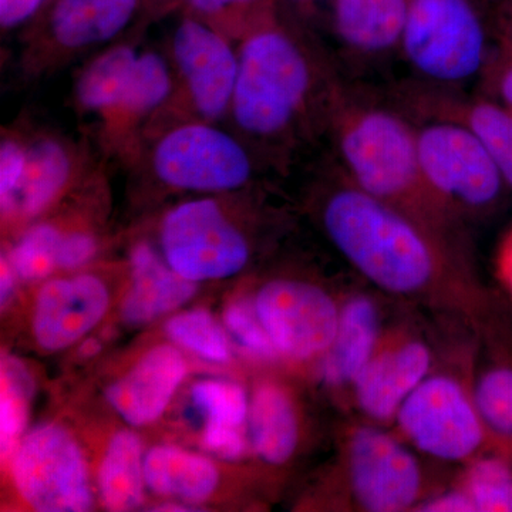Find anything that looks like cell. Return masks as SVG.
Wrapping results in <instances>:
<instances>
[{"label":"cell","instance_id":"cell-1","mask_svg":"<svg viewBox=\"0 0 512 512\" xmlns=\"http://www.w3.org/2000/svg\"><path fill=\"white\" fill-rule=\"evenodd\" d=\"M311 207L330 244L383 292L476 318L480 292L463 245L357 187L335 161L312 183Z\"/></svg>","mask_w":512,"mask_h":512},{"label":"cell","instance_id":"cell-2","mask_svg":"<svg viewBox=\"0 0 512 512\" xmlns=\"http://www.w3.org/2000/svg\"><path fill=\"white\" fill-rule=\"evenodd\" d=\"M312 37L278 18L238 43V77L227 126L266 171L285 173L328 134L339 87Z\"/></svg>","mask_w":512,"mask_h":512},{"label":"cell","instance_id":"cell-3","mask_svg":"<svg viewBox=\"0 0 512 512\" xmlns=\"http://www.w3.org/2000/svg\"><path fill=\"white\" fill-rule=\"evenodd\" d=\"M328 136L336 163L357 187L463 245L461 222L437 200L424 178L416 126L406 113L362 99L340 83Z\"/></svg>","mask_w":512,"mask_h":512},{"label":"cell","instance_id":"cell-4","mask_svg":"<svg viewBox=\"0 0 512 512\" xmlns=\"http://www.w3.org/2000/svg\"><path fill=\"white\" fill-rule=\"evenodd\" d=\"M259 185L195 195L167 208L157 227V247L165 262L197 284L244 272L272 220Z\"/></svg>","mask_w":512,"mask_h":512},{"label":"cell","instance_id":"cell-5","mask_svg":"<svg viewBox=\"0 0 512 512\" xmlns=\"http://www.w3.org/2000/svg\"><path fill=\"white\" fill-rule=\"evenodd\" d=\"M158 195H210L261 183L264 165L227 124L187 123L148 137L126 168Z\"/></svg>","mask_w":512,"mask_h":512},{"label":"cell","instance_id":"cell-6","mask_svg":"<svg viewBox=\"0 0 512 512\" xmlns=\"http://www.w3.org/2000/svg\"><path fill=\"white\" fill-rule=\"evenodd\" d=\"M163 50L173 84L164 106L148 124L143 143L180 124L227 123L237 86L238 45L200 20L178 13Z\"/></svg>","mask_w":512,"mask_h":512},{"label":"cell","instance_id":"cell-7","mask_svg":"<svg viewBox=\"0 0 512 512\" xmlns=\"http://www.w3.org/2000/svg\"><path fill=\"white\" fill-rule=\"evenodd\" d=\"M143 0H47L19 32L16 69L30 84L116 42L136 25Z\"/></svg>","mask_w":512,"mask_h":512},{"label":"cell","instance_id":"cell-8","mask_svg":"<svg viewBox=\"0 0 512 512\" xmlns=\"http://www.w3.org/2000/svg\"><path fill=\"white\" fill-rule=\"evenodd\" d=\"M392 426L414 451L441 463L466 466L491 446L473 382L456 370L434 367L402 404Z\"/></svg>","mask_w":512,"mask_h":512},{"label":"cell","instance_id":"cell-9","mask_svg":"<svg viewBox=\"0 0 512 512\" xmlns=\"http://www.w3.org/2000/svg\"><path fill=\"white\" fill-rule=\"evenodd\" d=\"M363 421L350 424L340 447L348 510L416 511L429 497V484L419 458L396 431Z\"/></svg>","mask_w":512,"mask_h":512},{"label":"cell","instance_id":"cell-10","mask_svg":"<svg viewBox=\"0 0 512 512\" xmlns=\"http://www.w3.org/2000/svg\"><path fill=\"white\" fill-rule=\"evenodd\" d=\"M400 53L423 83L458 90L484 73L487 35L471 0H409Z\"/></svg>","mask_w":512,"mask_h":512},{"label":"cell","instance_id":"cell-11","mask_svg":"<svg viewBox=\"0 0 512 512\" xmlns=\"http://www.w3.org/2000/svg\"><path fill=\"white\" fill-rule=\"evenodd\" d=\"M416 136L424 178L457 221L493 210L507 184L473 133L451 121L424 120Z\"/></svg>","mask_w":512,"mask_h":512},{"label":"cell","instance_id":"cell-12","mask_svg":"<svg viewBox=\"0 0 512 512\" xmlns=\"http://www.w3.org/2000/svg\"><path fill=\"white\" fill-rule=\"evenodd\" d=\"M28 160L16 187L0 197L3 228L18 235L72 195L104 160L89 137L74 138L28 119Z\"/></svg>","mask_w":512,"mask_h":512},{"label":"cell","instance_id":"cell-13","mask_svg":"<svg viewBox=\"0 0 512 512\" xmlns=\"http://www.w3.org/2000/svg\"><path fill=\"white\" fill-rule=\"evenodd\" d=\"M9 466L19 497L33 511L93 510L86 457L79 441L62 424H42L26 433Z\"/></svg>","mask_w":512,"mask_h":512},{"label":"cell","instance_id":"cell-14","mask_svg":"<svg viewBox=\"0 0 512 512\" xmlns=\"http://www.w3.org/2000/svg\"><path fill=\"white\" fill-rule=\"evenodd\" d=\"M340 303L322 285L302 278L269 279L254 298L256 315L282 359L319 362L332 348Z\"/></svg>","mask_w":512,"mask_h":512},{"label":"cell","instance_id":"cell-15","mask_svg":"<svg viewBox=\"0 0 512 512\" xmlns=\"http://www.w3.org/2000/svg\"><path fill=\"white\" fill-rule=\"evenodd\" d=\"M434 367L433 348L416 330L387 329L353 383L350 399L363 419L392 426L402 404Z\"/></svg>","mask_w":512,"mask_h":512},{"label":"cell","instance_id":"cell-16","mask_svg":"<svg viewBox=\"0 0 512 512\" xmlns=\"http://www.w3.org/2000/svg\"><path fill=\"white\" fill-rule=\"evenodd\" d=\"M171 69L163 47L144 46L109 116L90 136L101 157L124 170L133 163L148 124L171 92Z\"/></svg>","mask_w":512,"mask_h":512},{"label":"cell","instance_id":"cell-17","mask_svg":"<svg viewBox=\"0 0 512 512\" xmlns=\"http://www.w3.org/2000/svg\"><path fill=\"white\" fill-rule=\"evenodd\" d=\"M109 306V288L96 274L46 279L33 305L32 333L37 348L49 353L69 349L99 325Z\"/></svg>","mask_w":512,"mask_h":512},{"label":"cell","instance_id":"cell-18","mask_svg":"<svg viewBox=\"0 0 512 512\" xmlns=\"http://www.w3.org/2000/svg\"><path fill=\"white\" fill-rule=\"evenodd\" d=\"M407 113L424 120L460 124L480 140L512 188V111L498 101L466 97L457 89L420 83L397 94Z\"/></svg>","mask_w":512,"mask_h":512},{"label":"cell","instance_id":"cell-19","mask_svg":"<svg viewBox=\"0 0 512 512\" xmlns=\"http://www.w3.org/2000/svg\"><path fill=\"white\" fill-rule=\"evenodd\" d=\"M187 373L185 357L174 343L157 345L111 382L104 397L128 426L140 429L163 416Z\"/></svg>","mask_w":512,"mask_h":512},{"label":"cell","instance_id":"cell-20","mask_svg":"<svg viewBox=\"0 0 512 512\" xmlns=\"http://www.w3.org/2000/svg\"><path fill=\"white\" fill-rule=\"evenodd\" d=\"M147 29L134 25L116 42L87 56L73 76L70 100L77 119L92 136L119 101L144 47Z\"/></svg>","mask_w":512,"mask_h":512},{"label":"cell","instance_id":"cell-21","mask_svg":"<svg viewBox=\"0 0 512 512\" xmlns=\"http://www.w3.org/2000/svg\"><path fill=\"white\" fill-rule=\"evenodd\" d=\"M128 268L130 286L121 305V319L126 325H150L183 308L198 291L197 282L178 275L148 239H138L131 245Z\"/></svg>","mask_w":512,"mask_h":512},{"label":"cell","instance_id":"cell-22","mask_svg":"<svg viewBox=\"0 0 512 512\" xmlns=\"http://www.w3.org/2000/svg\"><path fill=\"white\" fill-rule=\"evenodd\" d=\"M384 332L379 303L366 293H353L340 303L338 332L320 363L323 382L338 392L352 390L363 367L372 359Z\"/></svg>","mask_w":512,"mask_h":512},{"label":"cell","instance_id":"cell-23","mask_svg":"<svg viewBox=\"0 0 512 512\" xmlns=\"http://www.w3.org/2000/svg\"><path fill=\"white\" fill-rule=\"evenodd\" d=\"M248 434L256 457L268 466H285L298 453L302 417L285 384L269 379L256 384L249 404Z\"/></svg>","mask_w":512,"mask_h":512},{"label":"cell","instance_id":"cell-24","mask_svg":"<svg viewBox=\"0 0 512 512\" xmlns=\"http://www.w3.org/2000/svg\"><path fill=\"white\" fill-rule=\"evenodd\" d=\"M409 0H333V28L343 47L363 59L400 52Z\"/></svg>","mask_w":512,"mask_h":512},{"label":"cell","instance_id":"cell-25","mask_svg":"<svg viewBox=\"0 0 512 512\" xmlns=\"http://www.w3.org/2000/svg\"><path fill=\"white\" fill-rule=\"evenodd\" d=\"M144 478L151 493L191 505L210 500L220 485V471L210 458L173 444L147 451Z\"/></svg>","mask_w":512,"mask_h":512},{"label":"cell","instance_id":"cell-26","mask_svg":"<svg viewBox=\"0 0 512 512\" xmlns=\"http://www.w3.org/2000/svg\"><path fill=\"white\" fill-rule=\"evenodd\" d=\"M143 441L133 430H120L111 436L97 471V495L104 510L136 511L143 505Z\"/></svg>","mask_w":512,"mask_h":512},{"label":"cell","instance_id":"cell-27","mask_svg":"<svg viewBox=\"0 0 512 512\" xmlns=\"http://www.w3.org/2000/svg\"><path fill=\"white\" fill-rule=\"evenodd\" d=\"M177 13L200 20L235 45L278 18L276 0H183Z\"/></svg>","mask_w":512,"mask_h":512},{"label":"cell","instance_id":"cell-28","mask_svg":"<svg viewBox=\"0 0 512 512\" xmlns=\"http://www.w3.org/2000/svg\"><path fill=\"white\" fill-rule=\"evenodd\" d=\"M0 380V448L9 463L28 429L35 380L22 360L9 355L2 357Z\"/></svg>","mask_w":512,"mask_h":512},{"label":"cell","instance_id":"cell-29","mask_svg":"<svg viewBox=\"0 0 512 512\" xmlns=\"http://www.w3.org/2000/svg\"><path fill=\"white\" fill-rule=\"evenodd\" d=\"M63 232L52 217L40 218L15 235L6 256L19 282L46 281L57 268Z\"/></svg>","mask_w":512,"mask_h":512},{"label":"cell","instance_id":"cell-30","mask_svg":"<svg viewBox=\"0 0 512 512\" xmlns=\"http://www.w3.org/2000/svg\"><path fill=\"white\" fill-rule=\"evenodd\" d=\"M474 400L491 446L512 451V366L493 365L473 379Z\"/></svg>","mask_w":512,"mask_h":512},{"label":"cell","instance_id":"cell-31","mask_svg":"<svg viewBox=\"0 0 512 512\" xmlns=\"http://www.w3.org/2000/svg\"><path fill=\"white\" fill-rule=\"evenodd\" d=\"M167 338L178 348L187 350L214 365L231 362L227 329L222 328L210 312L202 308L178 312L164 325Z\"/></svg>","mask_w":512,"mask_h":512},{"label":"cell","instance_id":"cell-32","mask_svg":"<svg viewBox=\"0 0 512 512\" xmlns=\"http://www.w3.org/2000/svg\"><path fill=\"white\" fill-rule=\"evenodd\" d=\"M474 512H512V464L501 454H483L470 461L456 484Z\"/></svg>","mask_w":512,"mask_h":512},{"label":"cell","instance_id":"cell-33","mask_svg":"<svg viewBox=\"0 0 512 512\" xmlns=\"http://www.w3.org/2000/svg\"><path fill=\"white\" fill-rule=\"evenodd\" d=\"M192 404L204 414L207 423L248 426L251 396L242 384L232 380L204 379L191 386Z\"/></svg>","mask_w":512,"mask_h":512},{"label":"cell","instance_id":"cell-34","mask_svg":"<svg viewBox=\"0 0 512 512\" xmlns=\"http://www.w3.org/2000/svg\"><path fill=\"white\" fill-rule=\"evenodd\" d=\"M222 318H224V328L238 343L239 348L245 350L249 356L265 362L281 359L261 320L256 315L254 299L252 301L247 298L234 299L225 306Z\"/></svg>","mask_w":512,"mask_h":512},{"label":"cell","instance_id":"cell-35","mask_svg":"<svg viewBox=\"0 0 512 512\" xmlns=\"http://www.w3.org/2000/svg\"><path fill=\"white\" fill-rule=\"evenodd\" d=\"M63 232L62 244L57 256L59 271L74 272L86 268L97 258L101 249V239L97 229L90 221L79 220V217H52Z\"/></svg>","mask_w":512,"mask_h":512},{"label":"cell","instance_id":"cell-36","mask_svg":"<svg viewBox=\"0 0 512 512\" xmlns=\"http://www.w3.org/2000/svg\"><path fill=\"white\" fill-rule=\"evenodd\" d=\"M201 446L224 461H238L247 454L249 439L245 429L227 424L205 423L201 434Z\"/></svg>","mask_w":512,"mask_h":512},{"label":"cell","instance_id":"cell-37","mask_svg":"<svg viewBox=\"0 0 512 512\" xmlns=\"http://www.w3.org/2000/svg\"><path fill=\"white\" fill-rule=\"evenodd\" d=\"M47 0H0L2 33L20 32L39 15Z\"/></svg>","mask_w":512,"mask_h":512},{"label":"cell","instance_id":"cell-38","mask_svg":"<svg viewBox=\"0 0 512 512\" xmlns=\"http://www.w3.org/2000/svg\"><path fill=\"white\" fill-rule=\"evenodd\" d=\"M416 511L426 512H474L473 504L467 494L454 484L448 490L437 494H430L426 500L421 501Z\"/></svg>","mask_w":512,"mask_h":512},{"label":"cell","instance_id":"cell-39","mask_svg":"<svg viewBox=\"0 0 512 512\" xmlns=\"http://www.w3.org/2000/svg\"><path fill=\"white\" fill-rule=\"evenodd\" d=\"M484 73L490 74V83L497 94L498 103L512 111V53L505 56L503 62L490 64L488 62Z\"/></svg>","mask_w":512,"mask_h":512},{"label":"cell","instance_id":"cell-40","mask_svg":"<svg viewBox=\"0 0 512 512\" xmlns=\"http://www.w3.org/2000/svg\"><path fill=\"white\" fill-rule=\"evenodd\" d=\"M183 0H143L140 18L136 25L148 29L154 23L160 22L167 16L177 13Z\"/></svg>","mask_w":512,"mask_h":512},{"label":"cell","instance_id":"cell-41","mask_svg":"<svg viewBox=\"0 0 512 512\" xmlns=\"http://www.w3.org/2000/svg\"><path fill=\"white\" fill-rule=\"evenodd\" d=\"M497 271L505 288L512 293V231L498 249Z\"/></svg>","mask_w":512,"mask_h":512},{"label":"cell","instance_id":"cell-42","mask_svg":"<svg viewBox=\"0 0 512 512\" xmlns=\"http://www.w3.org/2000/svg\"><path fill=\"white\" fill-rule=\"evenodd\" d=\"M0 272H2V276H0V302L5 308V305H8L12 296L15 295L19 279L5 255H2V259H0Z\"/></svg>","mask_w":512,"mask_h":512},{"label":"cell","instance_id":"cell-43","mask_svg":"<svg viewBox=\"0 0 512 512\" xmlns=\"http://www.w3.org/2000/svg\"><path fill=\"white\" fill-rule=\"evenodd\" d=\"M101 345L97 339H86L83 340L82 345L79 348V355L83 359H89V357L96 356L100 352Z\"/></svg>","mask_w":512,"mask_h":512},{"label":"cell","instance_id":"cell-44","mask_svg":"<svg viewBox=\"0 0 512 512\" xmlns=\"http://www.w3.org/2000/svg\"><path fill=\"white\" fill-rule=\"evenodd\" d=\"M291 2L301 6V8H308V6L316 5V3L323 2V0H291Z\"/></svg>","mask_w":512,"mask_h":512},{"label":"cell","instance_id":"cell-45","mask_svg":"<svg viewBox=\"0 0 512 512\" xmlns=\"http://www.w3.org/2000/svg\"><path fill=\"white\" fill-rule=\"evenodd\" d=\"M511 39H512V37H511ZM510 53H512V46H511V52Z\"/></svg>","mask_w":512,"mask_h":512}]
</instances>
